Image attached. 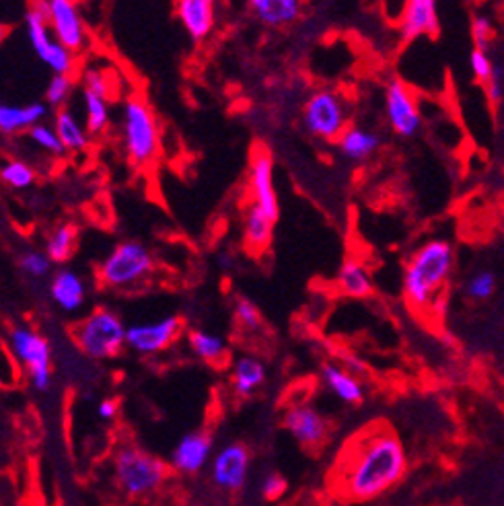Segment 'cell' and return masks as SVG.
I'll return each mask as SVG.
<instances>
[{
    "instance_id": "obj_1",
    "label": "cell",
    "mask_w": 504,
    "mask_h": 506,
    "mask_svg": "<svg viewBox=\"0 0 504 506\" xmlns=\"http://www.w3.org/2000/svg\"><path fill=\"white\" fill-rule=\"evenodd\" d=\"M408 455L399 437L383 422L356 432L332 469L334 492L346 501H372L404 478Z\"/></svg>"
},
{
    "instance_id": "obj_2",
    "label": "cell",
    "mask_w": 504,
    "mask_h": 506,
    "mask_svg": "<svg viewBox=\"0 0 504 506\" xmlns=\"http://www.w3.org/2000/svg\"><path fill=\"white\" fill-rule=\"evenodd\" d=\"M455 253L443 239H433L412 253L404 270V296L414 311L426 313L436 307L451 278Z\"/></svg>"
},
{
    "instance_id": "obj_3",
    "label": "cell",
    "mask_w": 504,
    "mask_h": 506,
    "mask_svg": "<svg viewBox=\"0 0 504 506\" xmlns=\"http://www.w3.org/2000/svg\"><path fill=\"white\" fill-rule=\"evenodd\" d=\"M122 139L128 161L134 167H149L160 153V136L155 113L142 95H130L124 101Z\"/></svg>"
},
{
    "instance_id": "obj_4",
    "label": "cell",
    "mask_w": 504,
    "mask_h": 506,
    "mask_svg": "<svg viewBox=\"0 0 504 506\" xmlns=\"http://www.w3.org/2000/svg\"><path fill=\"white\" fill-rule=\"evenodd\" d=\"M77 348L93 360L115 358L126 346L128 325L115 311L107 307L93 309L70 330Z\"/></svg>"
},
{
    "instance_id": "obj_5",
    "label": "cell",
    "mask_w": 504,
    "mask_h": 506,
    "mask_svg": "<svg viewBox=\"0 0 504 506\" xmlns=\"http://www.w3.org/2000/svg\"><path fill=\"white\" fill-rule=\"evenodd\" d=\"M155 272V258L141 241H122L101 259L97 280L107 288H130Z\"/></svg>"
},
{
    "instance_id": "obj_6",
    "label": "cell",
    "mask_w": 504,
    "mask_h": 506,
    "mask_svg": "<svg viewBox=\"0 0 504 506\" xmlns=\"http://www.w3.org/2000/svg\"><path fill=\"white\" fill-rule=\"evenodd\" d=\"M114 475L128 496H144L165 482L167 465L141 447L124 445L114 457Z\"/></svg>"
},
{
    "instance_id": "obj_7",
    "label": "cell",
    "mask_w": 504,
    "mask_h": 506,
    "mask_svg": "<svg viewBox=\"0 0 504 506\" xmlns=\"http://www.w3.org/2000/svg\"><path fill=\"white\" fill-rule=\"evenodd\" d=\"M14 360L25 368L33 389L48 392L52 385V348L38 330L29 325H13L6 336Z\"/></svg>"
},
{
    "instance_id": "obj_8",
    "label": "cell",
    "mask_w": 504,
    "mask_h": 506,
    "mask_svg": "<svg viewBox=\"0 0 504 506\" xmlns=\"http://www.w3.org/2000/svg\"><path fill=\"white\" fill-rule=\"evenodd\" d=\"M303 126L307 132L324 142L338 144L348 128V105L340 93L319 89L311 93L303 105Z\"/></svg>"
},
{
    "instance_id": "obj_9",
    "label": "cell",
    "mask_w": 504,
    "mask_h": 506,
    "mask_svg": "<svg viewBox=\"0 0 504 506\" xmlns=\"http://www.w3.org/2000/svg\"><path fill=\"white\" fill-rule=\"evenodd\" d=\"M27 38L35 56L46 64L54 75H70L75 70V54H70L60 41L54 38L46 13L40 5L29 6L25 13Z\"/></svg>"
},
{
    "instance_id": "obj_10",
    "label": "cell",
    "mask_w": 504,
    "mask_h": 506,
    "mask_svg": "<svg viewBox=\"0 0 504 506\" xmlns=\"http://www.w3.org/2000/svg\"><path fill=\"white\" fill-rule=\"evenodd\" d=\"M250 204L260 206L274 222L279 221L280 206L274 187V158L266 144H253L250 157Z\"/></svg>"
},
{
    "instance_id": "obj_11",
    "label": "cell",
    "mask_w": 504,
    "mask_h": 506,
    "mask_svg": "<svg viewBox=\"0 0 504 506\" xmlns=\"http://www.w3.org/2000/svg\"><path fill=\"white\" fill-rule=\"evenodd\" d=\"M385 112L393 132L404 139H412L422 126L418 101L410 85H406L401 78H393L385 86Z\"/></svg>"
},
{
    "instance_id": "obj_12",
    "label": "cell",
    "mask_w": 504,
    "mask_h": 506,
    "mask_svg": "<svg viewBox=\"0 0 504 506\" xmlns=\"http://www.w3.org/2000/svg\"><path fill=\"white\" fill-rule=\"evenodd\" d=\"M40 6L46 13L54 38L70 54L83 52L87 46V29L77 6L70 0H48V3H40Z\"/></svg>"
},
{
    "instance_id": "obj_13",
    "label": "cell",
    "mask_w": 504,
    "mask_h": 506,
    "mask_svg": "<svg viewBox=\"0 0 504 506\" xmlns=\"http://www.w3.org/2000/svg\"><path fill=\"white\" fill-rule=\"evenodd\" d=\"M181 330H184V321L178 315L160 317L159 321L151 323L128 325L126 346L138 354L163 352L179 338Z\"/></svg>"
},
{
    "instance_id": "obj_14",
    "label": "cell",
    "mask_w": 504,
    "mask_h": 506,
    "mask_svg": "<svg viewBox=\"0 0 504 506\" xmlns=\"http://www.w3.org/2000/svg\"><path fill=\"white\" fill-rule=\"evenodd\" d=\"M250 451L241 443L225 445L210 461V478L218 488L237 492L245 486L247 474H250Z\"/></svg>"
},
{
    "instance_id": "obj_15",
    "label": "cell",
    "mask_w": 504,
    "mask_h": 506,
    "mask_svg": "<svg viewBox=\"0 0 504 506\" xmlns=\"http://www.w3.org/2000/svg\"><path fill=\"white\" fill-rule=\"evenodd\" d=\"M109 81L104 70L91 68L85 72L83 101H85V128L91 136L104 134L109 126Z\"/></svg>"
},
{
    "instance_id": "obj_16",
    "label": "cell",
    "mask_w": 504,
    "mask_h": 506,
    "mask_svg": "<svg viewBox=\"0 0 504 506\" xmlns=\"http://www.w3.org/2000/svg\"><path fill=\"white\" fill-rule=\"evenodd\" d=\"M282 424L289 430V435L307 449H317L330 435V424L325 418L307 403H297V406L289 408Z\"/></svg>"
},
{
    "instance_id": "obj_17",
    "label": "cell",
    "mask_w": 504,
    "mask_h": 506,
    "mask_svg": "<svg viewBox=\"0 0 504 506\" xmlns=\"http://www.w3.org/2000/svg\"><path fill=\"white\" fill-rule=\"evenodd\" d=\"M210 461H213V438L202 430L181 437L171 453V465L179 474H198Z\"/></svg>"
},
{
    "instance_id": "obj_18",
    "label": "cell",
    "mask_w": 504,
    "mask_h": 506,
    "mask_svg": "<svg viewBox=\"0 0 504 506\" xmlns=\"http://www.w3.org/2000/svg\"><path fill=\"white\" fill-rule=\"evenodd\" d=\"M438 33V11L435 0H410L404 5L399 17V38L410 43L422 35L435 38Z\"/></svg>"
},
{
    "instance_id": "obj_19",
    "label": "cell",
    "mask_w": 504,
    "mask_h": 506,
    "mask_svg": "<svg viewBox=\"0 0 504 506\" xmlns=\"http://www.w3.org/2000/svg\"><path fill=\"white\" fill-rule=\"evenodd\" d=\"M175 17L184 25L189 38L202 41L215 29V3L213 0H178Z\"/></svg>"
},
{
    "instance_id": "obj_20",
    "label": "cell",
    "mask_w": 504,
    "mask_h": 506,
    "mask_svg": "<svg viewBox=\"0 0 504 506\" xmlns=\"http://www.w3.org/2000/svg\"><path fill=\"white\" fill-rule=\"evenodd\" d=\"M48 115V105L41 101H33L27 105H0V132L5 136H13L19 132H29L33 126L43 124V118Z\"/></svg>"
},
{
    "instance_id": "obj_21",
    "label": "cell",
    "mask_w": 504,
    "mask_h": 506,
    "mask_svg": "<svg viewBox=\"0 0 504 506\" xmlns=\"http://www.w3.org/2000/svg\"><path fill=\"white\" fill-rule=\"evenodd\" d=\"M274 225H276V222L270 219V216L264 211H261L260 206L247 204L245 214H243V245H245V249L253 253V256H260V253H264L270 248V243H272Z\"/></svg>"
},
{
    "instance_id": "obj_22",
    "label": "cell",
    "mask_w": 504,
    "mask_h": 506,
    "mask_svg": "<svg viewBox=\"0 0 504 506\" xmlns=\"http://www.w3.org/2000/svg\"><path fill=\"white\" fill-rule=\"evenodd\" d=\"M321 381L330 392L344 403H361L364 400V387L359 377L348 373L340 363L321 365Z\"/></svg>"
},
{
    "instance_id": "obj_23",
    "label": "cell",
    "mask_w": 504,
    "mask_h": 506,
    "mask_svg": "<svg viewBox=\"0 0 504 506\" xmlns=\"http://www.w3.org/2000/svg\"><path fill=\"white\" fill-rule=\"evenodd\" d=\"M50 296L58 307L67 313H75L85 305L87 288L83 278L72 270H60L52 276L50 282Z\"/></svg>"
},
{
    "instance_id": "obj_24",
    "label": "cell",
    "mask_w": 504,
    "mask_h": 506,
    "mask_svg": "<svg viewBox=\"0 0 504 506\" xmlns=\"http://www.w3.org/2000/svg\"><path fill=\"white\" fill-rule=\"evenodd\" d=\"M250 9L260 23L270 27H287L301 17L298 0H252Z\"/></svg>"
},
{
    "instance_id": "obj_25",
    "label": "cell",
    "mask_w": 504,
    "mask_h": 506,
    "mask_svg": "<svg viewBox=\"0 0 504 506\" xmlns=\"http://www.w3.org/2000/svg\"><path fill=\"white\" fill-rule=\"evenodd\" d=\"M335 288L340 294L353 296V299H364L372 293V278L367 267L356 259H346L340 266L338 276H335Z\"/></svg>"
},
{
    "instance_id": "obj_26",
    "label": "cell",
    "mask_w": 504,
    "mask_h": 506,
    "mask_svg": "<svg viewBox=\"0 0 504 506\" xmlns=\"http://www.w3.org/2000/svg\"><path fill=\"white\" fill-rule=\"evenodd\" d=\"M54 130L60 139L64 150H72V153H83L89 147V132L87 128L77 120V115L72 113L69 107H62L54 115Z\"/></svg>"
},
{
    "instance_id": "obj_27",
    "label": "cell",
    "mask_w": 504,
    "mask_h": 506,
    "mask_svg": "<svg viewBox=\"0 0 504 506\" xmlns=\"http://www.w3.org/2000/svg\"><path fill=\"white\" fill-rule=\"evenodd\" d=\"M379 144H381V139L375 132H369V130L359 126H348L346 132L340 136L338 149L346 158L367 161L371 155H375Z\"/></svg>"
},
{
    "instance_id": "obj_28",
    "label": "cell",
    "mask_w": 504,
    "mask_h": 506,
    "mask_svg": "<svg viewBox=\"0 0 504 506\" xmlns=\"http://www.w3.org/2000/svg\"><path fill=\"white\" fill-rule=\"evenodd\" d=\"M266 381V366L255 357H241L233 366V389L239 397H250Z\"/></svg>"
},
{
    "instance_id": "obj_29",
    "label": "cell",
    "mask_w": 504,
    "mask_h": 506,
    "mask_svg": "<svg viewBox=\"0 0 504 506\" xmlns=\"http://www.w3.org/2000/svg\"><path fill=\"white\" fill-rule=\"evenodd\" d=\"M188 344L196 357L200 360H206V363L216 365L226 357L225 339L216 334H210L206 330H189Z\"/></svg>"
},
{
    "instance_id": "obj_30",
    "label": "cell",
    "mask_w": 504,
    "mask_h": 506,
    "mask_svg": "<svg viewBox=\"0 0 504 506\" xmlns=\"http://www.w3.org/2000/svg\"><path fill=\"white\" fill-rule=\"evenodd\" d=\"M75 243H77V227L70 225V222H64V225L56 227L48 237L46 241L48 258L52 259V264L69 262L72 258V251H75Z\"/></svg>"
},
{
    "instance_id": "obj_31",
    "label": "cell",
    "mask_w": 504,
    "mask_h": 506,
    "mask_svg": "<svg viewBox=\"0 0 504 506\" xmlns=\"http://www.w3.org/2000/svg\"><path fill=\"white\" fill-rule=\"evenodd\" d=\"M0 179H3L6 185H11L13 190H25V187L35 182V171L29 167L25 161L11 158V161H6L3 169H0Z\"/></svg>"
},
{
    "instance_id": "obj_32",
    "label": "cell",
    "mask_w": 504,
    "mask_h": 506,
    "mask_svg": "<svg viewBox=\"0 0 504 506\" xmlns=\"http://www.w3.org/2000/svg\"><path fill=\"white\" fill-rule=\"evenodd\" d=\"M27 134H29V139H32V142L38 144L40 149L46 150V153H52L56 157L67 153V150H64V147H62L60 139H58L56 130L52 126L38 124V126H33L32 130H29Z\"/></svg>"
},
{
    "instance_id": "obj_33",
    "label": "cell",
    "mask_w": 504,
    "mask_h": 506,
    "mask_svg": "<svg viewBox=\"0 0 504 506\" xmlns=\"http://www.w3.org/2000/svg\"><path fill=\"white\" fill-rule=\"evenodd\" d=\"M72 86H75V83H72L70 75H54L46 86V104L62 110L70 97Z\"/></svg>"
},
{
    "instance_id": "obj_34",
    "label": "cell",
    "mask_w": 504,
    "mask_h": 506,
    "mask_svg": "<svg viewBox=\"0 0 504 506\" xmlns=\"http://www.w3.org/2000/svg\"><path fill=\"white\" fill-rule=\"evenodd\" d=\"M19 266L23 274L32 278H43L52 267V259L48 258L46 251H27L21 256Z\"/></svg>"
},
{
    "instance_id": "obj_35",
    "label": "cell",
    "mask_w": 504,
    "mask_h": 506,
    "mask_svg": "<svg viewBox=\"0 0 504 506\" xmlns=\"http://www.w3.org/2000/svg\"><path fill=\"white\" fill-rule=\"evenodd\" d=\"M472 38H473V43H476V50L488 52L496 38V29H494L492 19H488L486 14H478V17H473Z\"/></svg>"
},
{
    "instance_id": "obj_36",
    "label": "cell",
    "mask_w": 504,
    "mask_h": 506,
    "mask_svg": "<svg viewBox=\"0 0 504 506\" xmlns=\"http://www.w3.org/2000/svg\"><path fill=\"white\" fill-rule=\"evenodd\" d=\"M494 286H496L494 274L480 272L470 282H467L465 293H467V296H470L472 301H486V299H490V296H492Z\"/></svg>"
},
{
    "instance_id": "obj_37",
    "label": "cell",
    "mask_w": 504,
    "mask_h": 506,
    "mask_svg": "<svg viewBox=\"0 0 504 506\" xmlns=\"http://www.w3.org/2000/svg\"><path fill=\"white\" fill-rule=\"evenodd\" d=\"M235 320H237L241 328H245L250 331L258 330L261 325V315H260L258 307H255L253 303L247 301V299H239L235 303Z\"/></svg>"
},
{
    "instance_id": "obj_38",
    "label": "cell",
    "mask_w": 504,
    "mask_h": 506,
    "mask_svg": "<svg viewBox=\"0 0 504 506\" xmlns=\"http://www.w3.org/2000/svg\"><path fill=\"white\" fill-rule=\"evenodd\" d=\"M470 68L473 72V77H476L480 83L486 85L488 78L492 77L494 62L490 60V56H488V52H481V50L473 48V52L470 54Z\"/></svg>"
},
{
    "instance_id": "obj_39",
    "label": "cell",
    "mask_w": 504,
    "mask_h": 506,
    "mask_svg": "<svg viewBox=\"0 0 504 506\" xmlns=\"http://www.w3.org/2000/svg\"><path fill=\"white\" fill-rule=\"evenodd\" d=\"M486 86V95L490 99V104H500L504 97V64L502 62H494V70L492 77L488 78Z\"/></svg>"
},
{
    "instance_id": "obj_40",
    "label": "cell",
    "mask_w": 504,
    "mask_h": 506,
    "mask_svg": "<svg viewBox=\"0 0 504 506\" xmlns=\"http://www.w3.org/2000/svg\"><path fill=\"white\" fill-rule=\"evenodd\" d=\"M260 490L266 501H279V498L287 492V480L279 474H266L264 480L260 483Z\"/></svg>"
},
{
    "instance_id": "obj_41",
    "label": "cell",
    "mask_w": 504,
    "mask_h": 506,
    "mask_svg": "<svg viewBox=\"0 0 504 506\" xmlns=\"http://www.w3.org/2000/svg\"><path fill=\"white\" fill-rule=\"evenodd\" d=\"M342 366L346 368L348 373H353L354 377H361V375H367V363L361 360L356 354L342 352Z\"/></svg>"
},
{
    "instance_id": "obj_42",
    "label": "cell",
    "mask_w": 504,
    "mask_h": 506,
    "mask_svg": "<svg viewBox=\"0 0 504 506\" xmlns=\"http://www.w3.org/2000/svg\"><path fill=\"white\" fill-rule=\"evenodd\" d=\"M118 402L115 400H101L99 406H97V416L101 420H114L115 416H118Z\"/></svg>"
}]
</instances>
